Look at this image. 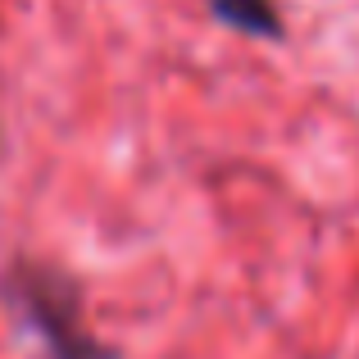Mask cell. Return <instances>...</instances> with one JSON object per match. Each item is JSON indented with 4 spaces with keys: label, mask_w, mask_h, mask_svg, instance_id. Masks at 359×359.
<instances>
[{
    "label": "cell",
    "mask_w": 359,
    "mask_h": 359,
    "mask_svg": "<svg viewBox=\"0 0 359 359\" xmlns=\"http://www.w3.org/2000/svg\"><path fill=\"white\" fill-rule=\"evenodd\" d=\"M5 291H9V305L18 309V318H27L36 327L50 359H114L109 346H100L82 327L78 287L69 278H60L50 269H14Z\"/></svg>",
    "instance_id": "6da1fadb"
},
{
    "label": "cell",
    "mask_w": 359,
    "mask_h": 359,
    "mask_svg": "<svg viewBox=\"0 0 359 359\" xmlns=\"http://www.w3.org/2000/svg\"><path fill=\"white\" fill-rule=\"evenodd\" d=\"M210 5L237 32H250V36H278L282 32V18L273 9V0H210Z\"/></svg>",
    "instance_id": "7a4b0ae2"
}]
</instances>
